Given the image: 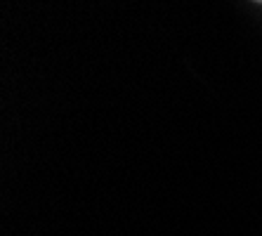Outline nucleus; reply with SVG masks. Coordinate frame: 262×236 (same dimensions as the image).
Segmentation results:
<instances>
[{"mask_svg":"<svg viewBox=\"0 0 262 236\" xmlns=\"http://www.w3.org/2000/svg\"><path fill=\"white\" fill-rule=\"evenodd\" d=\"M255 3H262V0H255Z\"/></svg>","mask_w":262,"mask_h":236,"instance_id":"nucleus-1","label":"nucleus"}]
</instances>
